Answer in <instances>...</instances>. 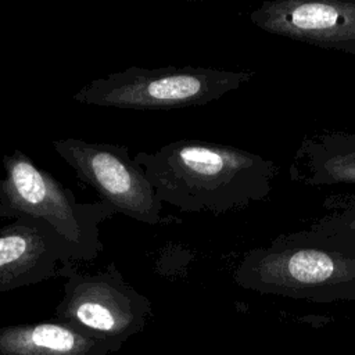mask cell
<instances>
[{
  "instance_id": "8fae6325",
  "label": "cell",
  "mask_w": 355,
  "mask_h": 355,
  "mask_svg": "<svg viewBox=\"0 0 355 355\" xmlns=\"http://www.w3.org/2000/svg\"><path fill=\"white\" fill-rule=\"evenodd\" d=\"M330 209L315 225L355 236V196L331 197L324 202Z\"/></svg>"
},
{
  "instance_id": "6da1fadb",
  "label": "cell",
  "mask_w": 355,
  "mask_h": 355,
  "mask_svg": "<svg viewBox=\"0 0 355 355\" xmlns=\"http://www.w3.org/2000/svg\"><path fill=\"white\" fill-rule=\"evenodd\" d=\"M133 159L162 202L183 212L226 214L265 201L276 175L273 161L234 146L184 139Z\"/></svg>"
},
{
  "instance_id": "9c48e42d",
  "label": "cell",
  "mask_w": 355,
  "mask_h": 355,
  "mask_svg": "<svg viewBox=\"0 0 355 355\" xmlns=\"http://www.w3.org/2000/svg\"><path fill=\"white\" fill-rule=\"evenodd\" d=\"M122 345L55 319L0 327V355H115Z\"/></svg>"
},
{
  "instance_id": "7a4b0ae2",
  "label": "cell",
  "mask_w": 355,
  "mask_h": 355,
  "mask_svg": "<svg viewBox=\"0 0 355 355\" xmlns=\"http://www.w3.org/2000/svg\"><path fill=\"white\" fill-rule=\"evenodd\" d=\"M234 282L259 294L319 304L355 300V236L312 225L244 254Z\"/></svg>"
},
{
  "instance_id": "3957f363",
  "label": "cell",
  "mask_w": 355,
  "mask_h": 355,
  "mask_svg": "<svg viewBox=\"0 0 355 355\" xmlns=\"http://www.w3.org/2000/svg\"><path fill=\"white\" fill-rule=\"evenodd\" d=\"M0 216L44 226L67 250L71 261L96 259L104 245L100 225L114 216L105 201L80 202L50 172L37 166L19 148L0 154Z\"/></svg>"
},
{
  "instance_id": "30bf717a",
  "label": "cell",
  "mask_w": 355,
  "mask_h": 355,
  "mask_svg": "<svg viewBox=\"0 0 355 355\" xmlns=\"http://www.w3.org/2000/svg\"><path fill=\"white\" fill-rule=\"evenodd\" d=\"M290 178L306 186L355 184V132L305 137L294 154Z\"/></svg>"
},
{
  "instance_id": "ba28073f",
  "label": "cell",
  "mask_w": 355,
  "mask_h": 355,
  "mask_svg": "<svg viewBox=\"0 0 355 355\" xmlns=\"http://www.w3.org/2000/svg\"><path fill=\"white\" fill-rule=\"evenodd\" d=\"M69 262L67 250L44 226L14 219L0 227V293L62 277Z\"/></svg>"
},
{
  "instance_id": "8992f818",
  "label": "cell",
  "mask_w": 355,
  "mask_h": 355,
  "mask_svg": "<svg viewBox=\"0 0 355 355\" xmlns=\"http://www.w3.org/2000/svg\"><path fill=\"white\" fill-rule=\"evenodd\" d=\"M51 144L79 180L89 184L116 214L151 226L173 219L162 214L164 202L126 146L75 137L53 140Z\"/></svg>"
},
{
  "instance_id": "52a82bcc",
  "label": "cell",
  "mask_w": 355,
  "mask_h": 355,
  "mask_svg": "<svg viewBox=\"0 0 355 355\" xmlns=\"http://www.w3.org/2000/svg\"><path fill=\"white\" fill-rule=\"evenodd\" d=\"M250 19L268 33L355 57V0H266Z\"/></svg>"
},
{
  "instance_id": "5b68a950",
  "label": "cell",
  "mask_w": 355,
  "mask_h": 355,
  "mask_svg": "<svg viewBox=\"0 0 355 355\" xmlns=\"http://www.w3.org/2000/svg\"><path fill=\"white\" fill-rule=\"evenodd\" d=\"M62 277L64 294L54 319L82 333L125 344L141 333L153 316L150 298L130 286L114 262L94 273L80 272L69 262Z\"/></svg>"
},
{
  "instance_id": "277c9868",
  "label": "cell",
  "mask_w": 355,
  "mask_h": 355,
  "mask_svg": "<svg viewBox=\"0 0 355 355\" xmlns=\"http://www.w3.org/2000/svg\"><path fill=\"white\" fill-rule=\"evenodd\" d=\"M252 72L209 67H129L90 80L72 100L86 105L164 111L215 101L251 80Z\"/></svg>"
}]
</instances>
